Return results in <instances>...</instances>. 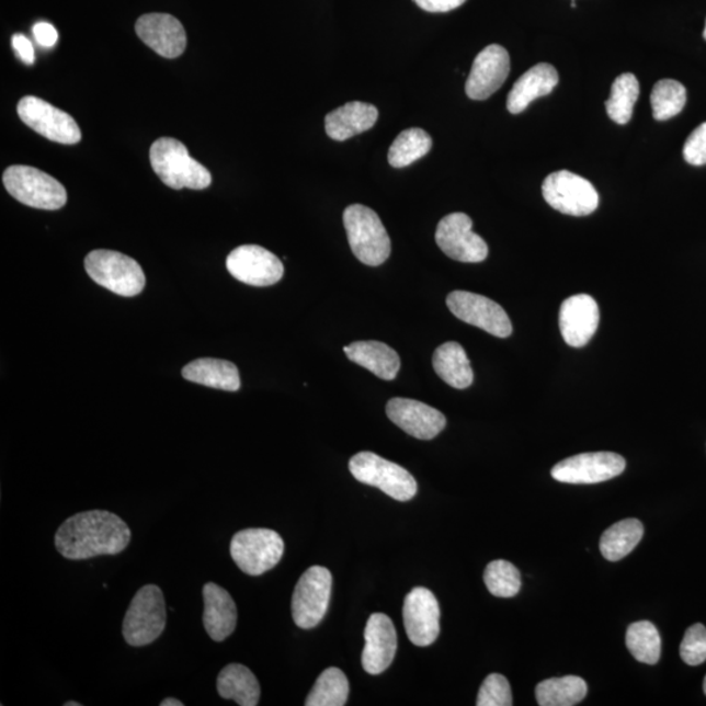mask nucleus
Instances as JSON below:
<instances>
[{
  "instance_id": "obj_10",
  "label": "nucleus",
  "mask_w": 706,
  "mask_h": 706,
  "mask_svg": "<svg viewBox=\"0 0 706 706\" xmlns=\"http://www.w3.org/2000/svg\"><path fill=\"white\" fill-rule=\"evenodd\" d=\"M542 193L548 205L561 214L588 216L599 208L600 196L595 187L572 172L549 174L543 182Z\"/></svg>"
},
{
  "instance_id": "obj_41",
  "label": "nucleus",
  "mask_w": 706,
  "mask_h": 706,
  "mask_svg": "<svg viewBox=\"0 0 706 706\" xmlns=\"http://www.w3.org/2000/svg\"><path fill=\"white\" fill-rule=\"evenodd\" d=\"M426 12H449L458 9L466 0H413Z\"/></svg>"
},
{
  "instance_id": "obj_33",
  "label": "nucleus",
  "mask_w": 706,
  "mask_h": 706,
  "mask_svg": "<svg viewBox=\"0 0 706 706\" xmlns=\"http://www.w3.org/2000/svg\"><path fill=\"white\" fill-rule=\"evenodd\" d=\"M433 141L431 135L422 128H407L400 133L389 149L388 159L394 168H405L413 164L431 151Z\"/></svg>"
},
{
  "instance_id": "obj_16",
  "label": "nucleus",
  "mask_w": 706,
  "mask_h": 706,
  "mask_svg": "<svg viewBox=\"0 0 706 706\" xmlns=\"http://www.w3.org/2000/svg\"><path fill=\"white\" fill-rule=\"evenodd\" d=\"M440 606L436 596L425 588H415L406 596L403 623L407 636L417 647H430L440 635Z\"/></svg>"
},
{
  "instance_id": "obj_21",
  "label": "nucleus",
  "mask_w": 706,
  "mask_h": 706,
  "mask_svg": "<svg viewBox=\"0 0 706 706\" xmlns=\"http://www.w3.org/2000/svg\"><path fill=\"white\" fill-rule=\"evenodd\" d=\"M363 668L368 674H383L390 668L397 653V630L388 615L373 614L365 627Z\"/></svg>"
},
{
  "instance_id": "obj_42",
  "label": "nucleus",
  "mask_w": 706,
  "mask_h": 706,
  "mask_svg": "<svg viewBox=\"0 0 706 706\" xmlns=\"http://www.w3.org/2000/svg\"><path fill=\"white\" fill-rule=\"evenodd\" d=\"M13 50L18 53L20 59L23 60L25 65L35 64V49L29 38L23 35H15L12 37Z\"/></svg>"
},
{
  "instance_id": "obj_29",
  "label": "nucleus",
  "mask_w": 706,
  "mask_h": 706,
  "mask_svg": "<svg viewBox=\"0 0 706 706\" xmlns=\"http://www.w3.org/2000/svg\"><path fill=\"white\" fill-rule=\"evenodd\" d=\"M588 695V684L579 676L553 677L536 685L535 697L540 706H573Z\"/></svg>"
},
{
  "instance_id": "obj_3",
  "label": "nucleus",
  "mask_w": 706,
  "mask_h": 706,
  "mask_svg": "<svg viewBox=\"0 0 706 706\" xmlns=\"http://www.w3.org/2000/svg\"><path fill=\"white\" fill-rule=\"evenodd\" d=\"M343 221L352 253L366 266L388 261L391 241L379 216L369 207L352 205L344 209Z\"/></svg>"
},
{
  "instance_id": "obj_38",
  "label": "nucleus",
  "mask_w": 706,
  "mask_h": 706,
  "mask_svg": "<svg viewBox=\"0 0 706 706\" xmlns=\"http://www.w3.org/2000/svg\"><path fill=\"white\" fill-rule=\"evenodd\" d=\"M681 657L690 667H698L706 661V628L703 624L687 629L681 645Z\"/></svg>"
},
{
  "instance_id": "obj_14",
  "label": "nucleus",
  "mask_w": 706,
  "mask_h": 706,
  "mask_svg": "<svg viewBox=\"0 0 706 706\" xmlns=\"http://www.w3.org/2000/svg\"><path fill=\"white\" fill-rule=\"evenodd\" d=\"M436 242L454 261L479 263L488 257L487 242L472 232V220L466 214L454 213L445 216L439 223Z\"/></svg>"
},
{
  "instance_id": "obj_30",
  "label": "nucleus",
  "mask_w": 706,
  "mask_h": 706,
  "mask_svg": "<svg viewBox=\"0 0 706 706\" xmlns=\"http://www.w3.org/2000/svg\"><path fill=\"white\" fill-rule=\"evenodd\" d=\"M644 535L640 521L629 519L617 522L603 533L601 538V553L608 561H619L637 547Z\"/></svg>"
},
{
  "instance_id": "obj_19",
  "label": "nucleus",
  "mask_w": 706,
  "mask_h": 706,
  "mask_svg": "<svg viewBox=\"0 0 706 706\" xmlns=\"http://www.w3.org/2000/svg\"><path fill=\"white\" fill-rule=\"evenodd\" d=\"M135 32L159 56L174 59L186 49L185 29L179 19L168 13H147L138 19Z\"/></svg>"
},
{
  "instance_id": "obj_43",
  "label": "nucleus",
  "mask_w": 706,
  "mask_h": 706,
  "mask_svg": "<svg viewBox=\"0 0 706 706\" xmlns=\"http://www.w3.org/2000/svg\"><path fill=\"white\" fill-rule=\"evenodd\" d=\"M160 705L161 706H183V703L180 701H176V698L168 697V698H164V701H162Z\"/></svg>"
},
{
  "instance_id": "obj_32",
  "label": "nucleus",
  "mask_w": 706,
  "mask_h": 706,
  "mask_svg": "<svg viewBox=\"0 0 706 706\" xmlns=\"http://www.w3.org/2000/svg\"><path fill=\"white\" fill-rule=\"evenodd\" d=\"M640 94V84L634 73H623L611 87L606 103L608 117L617 125H627L634 115V107Z\"/></svg>"
},
{
  "instance_id": "obj_1",
  "label": "nucleus",
  "mask_w": 706,
  "mask_h": 706,
  "mask_svg": "<svg viewBox=\"0 0 706 706\" xmlns=\"http://www.w3.org/2000/svg\"><path fill=\"white\" fill-rule=\"evenodd\" d=\"M132 540V530L106 511L81 512L66 520L56 534L57 551L69 560L118 555Z\"/></svg>"
},
{
  "instance_id": "obj_28",
  "label": "nucleus",
  "mask_w": 706,
  "mask_h": 706,
  "mask_svg": "<svg viewBox=\"0 0 706 706\" xmlns=\"http://www.w3.org/2000/svg\"><path fill=\"white\" fill-rule=\"evenodd\" d=\"M217 692L226 701H234L241 706L260 704L261 687L258 679L247 667L230 663L217 676Z\"/></svg>"
},
{
  "instance_id": "obj_4",
  "label": "nucleus",
  "mask_w": 706,
  "mask_h": 706,
  "mask_svg": "<svg viewBox=\"0 0 706 706\" xmlns=\"http://www.w3.org/2000/svg\"><path fill=\"white\" fill-rule=\"evenodd\" d=\"M167 607L158 585H146L135 594L122 624V634L130 647H146L164 633Z\"/></svg>"
},
{
  "instance_id": "obj_26",
  "label": "nucleus",
  "mask_w": 706,
  "mask_h": 706,
  "mask_svg": "<svg viewBox=\"0 0 706 706\" xmlns=\"http://www.w3.org/2000/svg\"><path fill=\"white\" fill-rule=\"evenodd\" d=\"M183 378L190 383L205 385L207 388L239 391L240 373L234 363L219 358H198L182 369Z\"/></svg>"
},
{
  "instance_id": "obj_22",
  "label": "nucleus",
  "mask_w": 706,
  "mask_h": 706,
  "mask_svg": "<svg viewBox=\"0 0 706 706\" xmlns=\"http://www.w3.org/2000/svg\"><path fill=\"white\" fill-rule=\"evenodd\" d=\"M203 626L206 633L216 642L226 640L237 626V607L232 596L226 589L208 582L203 587Z\"/></svg>"
},
{
  "instance_id": "obj_6",
  "label": "nucleus",
  "mask_w": 706,
  "mask_h": 706,
  "mask_svg": "<svg viewBox=\"0 0 706 706\" xmlns=\"http://www.w3.org/2000/svg\"><path fill=\"white\" fill-rule=\"evenodd\" d=\"M87 274L113 294L134 297L145 289L146 276L133 258L113 250H93L86 258Z\"/></svg>"
},
{
  "instance_id": "obj_2",
  "label": "nucleus",
  "mask_w": 706,
  "mask_h": 706,
  "mask_svg": "<svg viewBox=\"0 0 706 706\" xmlns=\"http://www.w3.org/2000/svg\"><path fill=\"white\" fill-rule=\"evenodd\" d=\"M149 160L155 173L169 187L205 190L212 185V173L189 155L186 146L180 140H156L149 151Z\"/></svg>"
},
{
  "instance_id": "obj_40",
  "label": "nucleus",
  "mask_w": 706,
  "mask_h": 706,
  "mask_svg": "<svg viewBox=\"0 0 706 706\" xmlns=\"http://www.w3.org/2000/svg\"><path fill=\"white\" fill-rule=\"evenodd\" d=\"M33 36H35L37 44L43 47H53L58 43V32L49 23L39 22L33 26Z\"/></svg>"
},
{
  "instance_id": "obj_11",
  "label": "nucleus",
  "mask_w": 706,
  "mask_h": 706,
  "mask_svg": "<svg viewBox=\"0 0 706 706\" xmlns=\"http://www.w3.org/2000/svg\"><path fill=\"white\" fill-rule=\"evenodd\" d=\"M18 114L26 126L46 139L60 145H77L81 140L77 121L43 99L23 98L18 105Z\"/></svg>"
},
{
  "instance_id": "obj_34",
  "label": "nucleus",
  "mask_w": 706,
  "mask_h": 706,
  "mask_svg": "<svg viewBox=\"0 0 706 706\" xmlns=\"http://www.w3.org/2000/svg\"><path fill=\"white\" fill-rule=\"evenodd\" d=\"M627 648L638 662L656 664L661 658V636L653 623L630 624L626 635Z\"/></svg>"
},
{
  "instance_id": "obj_31",
  "label": "nucleus",
  "mask_w": 706,
  "mask_h": 706,
  "mask_svg": "<svg viewBox=\"0 0 706 706\" xmlns=\"http://www.w3.org/2000/svg\"><path fill=\"white\" fill-rule=\"evenodd\" d=\"M350 683L342 670L326 669L318 676L305 705L307 706H343L349 701Z\"/></svg>"
},
{
  "instance_id": "obj_13",
  "label": "nucleus",
  "mask_w": 706,
  "mask_h": 706,
  "mask_svg": "<svg viewBox=\"0 0 706 706\" xmlns=\"http://www.w3.org/2000/svg\"><path fill=\"white\" fill-rule=\"evenodd\" d=\"M626 466V459L616 453H583L559 462L551 475L560 483L596 485L619 477Z\"/></svg>"
},
{
  "instance_id": "obj_36",
  "label": "nucleus",
  "mask_w": 706,
  "mask_h": 706,
  "mask_svg": "<svg viewBox=\"0 0 706 706\" xmlns=\"http://www.w3.org/2000/svg\"><path fill=\"white\" fill-rule=\"evenodd\" d=\"M485 582L490 592L499 599H512L520 593L521 573L512 562L496 560L487 566Z\"/></svg>"
},
{
  "instance_id": "obj_24",
  "label": "nucleus",
  "mask_w": 706,
  "mask_h": 706,
  "mask_svg": "<svg viewBox=\"0 0 706 706\" xmlns=\"http://www.w3.org/2000/svg\"><path fill=\"white\" fill-rule=\"evenodd\" d=\"M377 119L378 111L375 105L352 101L326 115V134L331 139L344 141L368 132L376 125Z\"/></svg>"
},
{
  "instance_id": "obj_44",
  "label": "nucleus",
  "mask_w": 706,
  "mask_h": 706,
  "mask_svg": "<svg viewBox=\"0 0 706 706\" xmlns=\"http://www.w3.org/2000/svg\"><path fill=\"white\" fill-rule=\"evenodd\" d=\"M65 706H81V704L80 703L69 702V703H65Z\"/></svg>"
},
{
  "instance_id": "obj_46",
  "label": "nucleus",
  "mask_w": 706,
  "mask_h": 706,
  "mask_svg": "<svg viewBox=\"0 0 706 706\" xmlns=\"http://www.w3.org/2000/svg\"><path fill=\"white\" fill-rule=\"evenodd\" d=\"M704 38L706 39V23H705V30H704Z\"/></svg>"
},
{
  "instance_id": "obj_18",
  "label": "nucleus",
  "mask_w": 706,
  "mask_h": 706,
  "mask_svg": "<svg viewBox=\"0 0 706 706\" xmlns=\"http://www.w3.org/2000/svg\"><path fill=\"white\" fill-rule=\"evenodd\" d=\"M386 413L400 430L418 440H432L446 426L443 412L415 399L392 398L386 406Z\"/></svg>"
},
{
  "instance_id": "obj_12",
  "label": "nucleus",
  "mask_w": 706,
  "mask_h": 706,
  "mask_svg": "<svg viewBox=\"0 0 706 706\" xmlns=\"http://www.w3.org/2000/svg\"><path fill=\"white\" fill-rule=\"evenodd\" d=\"M447 307L460 321L477 326L498 338L512 335L513 326L506 311L491 298L467 291H454L446 298Z\"/></svg>"
},
{
  "instance_id": "obj_17",
  "label": "nucleus",
  "mask_w": 706,
  "mask_h": 706,
  "mask_svg": "<svg viewBox=\"0 0 706 706\" xmlns=\"http://www.w3.org/2000/svg\"><path fill=\"white\" fill-rule=\"evenodd\" d=\"M511 72V58L504 47L490 45L481 50L472 64L466 81V94L471 100L491 98L505 83Z\"/></svg>"
},
{
  "instance_id": "obj_8",
  "label": "nucleus",
  "mask_w": 706,
  "mask_h": 706,
  "mask_svg": "<svg viewBox=\"0 0 706 706\" xmlns=\"http://www.w3.org/2000/svg\"><path fill=\"white\" fill-rule=\"evenodd\" d=\"M284 554L282 536L269 528H247L230 542V556L249 576H261L280 565Z\"/></svg>"
},
{
  "instance_id": "obj_23",
  "label": "nucleus",
  "mask_w": 706,
  "mask_h": 706,
  "mask_svg": "<svg viewBox=\"0 0 706 706\" xmlns=\"http://www.w3.org/2000/svg\"><path fill=\"white\" fill-rule=\"evenodd\" d=\"M559 83V73L548 64H539L515 81L512 91L508 94L506 107L512 114H520L533 103L534 100L547 96Z\"/></svg>"
},
{
  "instance_id": "obj_15",
  "label": "nucleus",
  "mask_w": 706,
  "mask_h": 706,
  "mask_svg": "<svg viewBox=\"0 0 706 706\" xmlns=\"http://www.w3.org/2000/svg\"><path fill=\"white\" fill-rule=\"evenodd\" d=\"M227 269L236 281L253 287H270L280 282L284 275V266L280 258L258 246H242L235 249L227 258Z\"/></svg>"
},
{
  "instance_id": "obj_45",
  "label": "nucleus",
  "mask_w": 706,
  "mask_h": 706,
  "mask_svg": "<svg viewBox=\"0 0 706 706\" xmlns=\"http://www.w3.org/2000/svg\"><path fill=\"white\" fill-rule=\"evenodd\" d=\"M704 692H705V695H706V676L704 679Z\"/></svg>"
},
{
  "instance_id": "obj_27",
  "label": "nucleus",
  "mask_w": 706,
  "mask_h": 706,
  "mask_svg": "<svg viewBox=\"0 0 706 706\" xmlns=\"http://www.w3.org/2000/svg\"><path fill=\"white\" fill-rule=\"evenodd\" d=\"M433 369L452 388L467 389L474 383L470 360L465 349L457 342L444 343L434 351Z\"/></svg>"
},
{
  "instance_id": "obj_35",
  "label": "nucleus",
  "mask_w": 706,
  "mask_h": 706,
  "mask_svg": "<svg viewBox=\"0 0 706 706\" xmlns=\"http://www.w3.org/2000/svg\"><path fill=\"white\" fill-rule=\"evenodd\" d=\"M687 103V91L676 80L658 81L651 91L650 104L657 121H668L681 113Z\"/></svg>"
},
{
  "instance_id": "obj_39",
  "label": "nucleus",
  "mask_w": 706,
  "mask_h": 706,
  "mask_svg": "<svg viewBox=\"0 0 706 706\" xmlns=\"http://www.w3.org/2000/svg\"><path fill=\"white\" fill-rule=\"evenodd\" d=\"M683 158L691 166L706 164V122L696 127L683 147Z\"/></svg>"
},
{
  "instance_id": "obj_7",
  "label": "nucleus",
  "mask_w": 706,
  "mask_h": 706,
  "mask_svg": "<svg viewBox=\"0 0 706 706\" xmlns=\"http://www.w3.org/2000/svg\"><path fill=\"white\" fill-rule=\"evenodd\" d=\"M350 471L360 483L376 487L397 501H409L418 492L417 480L406 468L375 453L362 452L353 456Z\"/></svg>"
},
{
  "instance_id": "obj_20",
  "label": "nucleus",
  "mask_w": 706,
  "mask_h": 706,
  "mask_svg": "<svg viewBox=\"0 0 706 706\" xmlns=\"http://www.w3.org/2000/svg\"><path fill=\"white\" fill-rule=\"evenodd\" d=\"M559 324L561 335L570 348H583L592 341L599 329V304L585 294L567 298L561 304Z\"/></svg>"
},
{
  "instance_id": "obj_9",
  "label": "nucleus",
  "mask_w": 706,
  "mask_h": 706,
  "mask_svg": "<svg viewBox=\"0 0 706 706\" xmlns=\"http://www.w3.org/2000/svg\"><path fill=\"white\" fill-rule=\"evenodd\" d=\"M332 590V576L328 568L311 567L298 580L292 596V616L297 627L311 629L328 613Z\"/></svg>"
},
{
  "instance_id": "obj_25",
  "label": "nucleus",
  "mask_w": 706,
  "mask_h": 706,
  "mask_svg": "<svg viewBox=\"0 0 706 706\" xmlns=\"http://www.w3.org/2000/svg\"><path fill=\"white\" fill-rule=\"evenodd\" d=\"M343 351L352 363L363 366L385 382L396 379L400 369L398 353L383 342H355L345 345Z\"/></svg>"
},
{
  "instance_id": "obj_37",
  "label": "nucleus",
  "mask_w": 706,
  "mask_h": 706,
  "mask_svg": "<svg viewBox=\"0 0 706 706\" xmlns=\"http://www.w3.org/2000/svg\"><path fill=\"white\" fill-rule=\"evenodd\" d=\"M478 706H512L513 696L511 684L504 675L491 674L481 684Z\"/></svg>"
},
{
  "instance_id": "obj_5",
  "label": "nucleus",
  "mask_w": 706,
  "mask_h": 706,
  "mask_svg": "<svg viewBox=\"0 0 706 706\" xmlns=\"http://www.w3.org/2000/svg\"><path fill=\"white\" fill-rule=\"evenodd\" d=\"M3 183L13 198L29 207L56 212L67 202V192L62 183L37 168L29 166L7 168Z\"/></svg>"
}]
</instances>
